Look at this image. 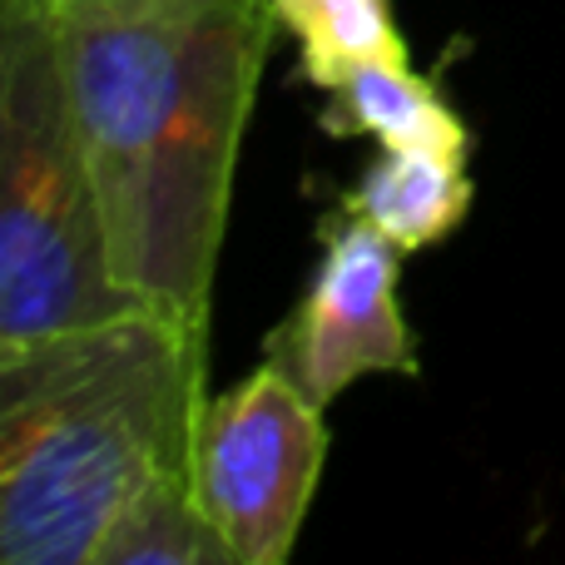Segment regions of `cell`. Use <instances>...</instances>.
I'll return each instance as SVG.
<instances>
[{
  "instance_id": "cell-1",
  "label": "cell",
  "mask_w": 565,
  "mask_h": 565,
  "mask_svg": "<svg viewBox=\"0 0 565 565\" xmlns=\"http://www.w3.org/2000/svg\"><path fill=\"white\" fill-rule=\"evenodd\" d=\"M115 274L209 332L238 149L278 35L274 0H45Z\"/></svg>"
},
{
  "instance_id": "cell-2",
  "label": "cell",
  "mask_w": 565,
  "mask_h": 565,
  "mask_svg": "<svg viewBox=\"0 0 565 565\" xmlns=\"http://www.w3.org/2000/svg\"><path fill=\"white\" fill-rule=\"evenodd\" d=\"M209 332L154 308L0 348V556L95 565L159 477L194 471Z\"/></svg>"
},
{
  "instance_id": "cell-3",
  "label": "cell",
  "mask_w": 565,
  "mask_h": 565,
  "mask_svg": "<svg viewBox=\"0 0 565 565\" xmlns=\"http://www.w3.org/2000/svg\"><path fill=\"white\" fill-rule=\"evenodd\" d=\"M145 308L105 209L45 0H0V348Z\"/></svg>"
},
{
  "instance_id": "cell-4",
  "label": "cell",
  "mask_w": 565,
  "mask_h": 565,
  "mask_svg": "<svg viewBox=\"0 0 565 565\" xmlns=\"http://www.w3.org/2000/svg\"><path fill=\"white\" fill-rule=\"evenodd\" d=\"M328 427L322 407L264 358L238 387L204 402L194 487L234 565H282L318 497Z\"/></svg>"
},
{
  "instance_id": "cell-5",
  "label": "cell",
  "mask_w": 565,
  "mask_h": 565,
  "mask_svg": "<svg viewBox=\"0 0 565 565\" xmlns=\"http://www.w3.org/2000/svg\"><path fill=\"white\" fill-rule=\"evenodd\" d=\"M322 264L298 308L268 332V358L318 407L362 377H412L417 342L402 312V248L338 204L322 218Z\"/></svg>"
},
{
  "instance_id": "cell-6",
  "label": "cell",
  "mask_w": 565,
  "mask_h": 565,
  "mask_svg": "<svg viewBox=\"0 0 565 565\" xmlns=\"http://www.w3.org/2000/svg\"><path fill=\"white\" fill-rule=\"evenodd\" d=\"M322 129L328 135H367L382 149H427V154L467 159L471 135L447 105L437 79L417 75L407 60H358L322 85Z\"/></svg>"
},
{
  "instance_id": "cell-7",
  "label": "cell",
  "mask_w": 565,
  "mask_h": 565,
  "mask_svg": "<svg viewBox=\"0 0 565 565\" xmlns=\"http://www.w3.org/2000/svg\"><path fill=\"white\" fill-rule=\"evenodd\" d=\"M342 204L372 218L402 254H417V248L441 244L467 218V159L427 154V149H382Z\"/></svg>"
},
{
  "instance_id": "cell-8",
  "label": "cell",
  "mask_w": 565,
  "mask_h": 565,
  "mask_svg": "<svg viewBox=\"0 0 565 565\" xmlns=\"http://www.w3.org/2000/svg\"><path fill=\"white\" fill-rule=\"evenodd\" d=\"M95 565H234V551L209 521L194 471H174L129 501Z\"/></svg>"
},
{
  "instance_id": "cell-9",
  "label": "cell",
  "mask_w": 565,
  "mask_h": 565,
  "mask_svg": "<svg viewBox=\"0 0 565 565\" xmlns=\"http://www.w3.org/2000/svg\"><path fill=\"white\" fill-rule=\"evenodd\" d=\"M278 25L298 40L308 85H328L358 60H407L387 0H274Z\"/></svg>"
}]
</instances>
